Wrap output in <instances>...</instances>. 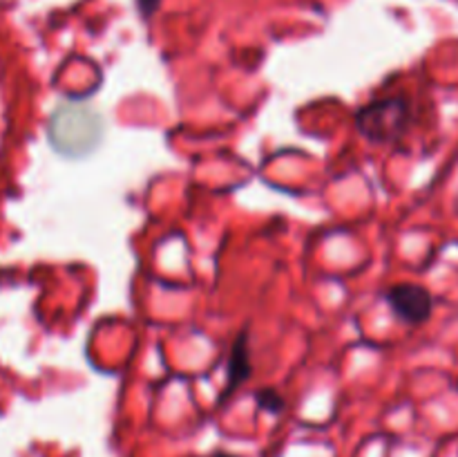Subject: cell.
<instances>
[{"label": "cell", "instance_id": "6da1fadb", "mask_svg": "<svg viewBox=\"0 0 458 457\" xmlns=\"http://www.w3.org/2000/svg\"><path fill=\"white\" fill-rule=\"evenodd\" d=\"M103 128L106 124L97 108H92L89 103L74 101L58 103L47 124L54 151L70 160L89 155L101 143Z\"/></svg>", "mask_w": 458, "mask_h": 457}, {"label": "cell", "instance_id": "7a4b0ae2", "mask_svg": "<svg viewBox=\"0 0 458 457\" xmlns=\"http://www.w3.org/2000/svg\"><path fill=\"white\" fill-rule=\"evenodd\" d=\"M411 124V103L405 97H385L367 103L356 115L358 133L371 143H392L407 133Z\"/></svg>", "mask_w": 458, "mask_h": 457}, {"label": "cell", "instance_id": "3957f363", "mask_svg": "<svg viewBox=\"0 0 458 457\" xmlns=\"http://www.w3.org/2000/svg\"><path fill=\"white\" fill-rule=\"evenodd\" d=\"M387 305L396 314V318H401L407 325H420L434 312V298L429 289H425L423 285H414V282L394 285L387 291Z\"/></svg>", "mask_w": 458, "mask_h": 457}, {"label": "cell", "instance_id": "277c9868", "mask_svg": "<svg viewBox=\"0 0 458 457\" xmlns=\"http://www.w3.org/2000/svg\"><path fill=\"white\" fill-rule=\"evenodd\" d=\"M250 375V358H249V339L246 334H242L240 339L233 345L231 363H228V390L226 394H231L246 376Z\"/></svg>", "mask_w": 458, "mask_h": 457}, {"label": "cell", "instance_id": "5b68a950", "mask_svg": "<svg viewBox=\"0 0 458 457\" xmlns=\"http://www.w3.org/2000/svg\"><path fill=\"white\" fill-rule=\"evenodd\" d=\"M258 403L259 408H264V410L273 412V415H277V412L284 408V401H282L280 394H276L273 390H267V392H259L258 394Z\"/></svg>", "mask_w": 458, "mask_h": 457}, {"label": "cell", "instance_id": "8992f818", "mask_svg": "<svg viewBox=\"0 0 458 457\" xmlns=\"http://www.w3.org/2000/svg\"><path fill=\"white\" fill-rule=\"evenodd\" d=\"M159 4H161V0H137V7H139V12L143 13V18H150L152 13L159 9Z\"/></svg>", "mask_w": 458, "mask_h": 457}, {"label": "cell", "instance_id": "52a82bcc", "mask_svg": "<svg viewBox=\"0 0 458 457\" xmlns=\"http://www.w3.org/2000/svg\"><path fill=\"white\" fill-rule=\"evenodd\" d=\"M213 457H240V455H233V453H215Z\"/></svg>", "mask_w": 458, "mask_h": 457}]
</instances>
